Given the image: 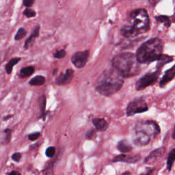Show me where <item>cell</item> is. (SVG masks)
I'll list each match as a JSON object with an SVG mask.
<instances>
[{
  "label": "cell",
  "mask_w": 175,
  "mask_h": 175,
  "mask_svg": "<svg viewBox=\"0 0 175 175\" xmlns=\"http://www.w3.org/2000/svg\"><path fill=\"white\" fill-rule=\"evenodd\" d=\"M150 29V19L147 10L138 8L131 11L127 23L121 29V33L125 38H134L147 32Z\"/></svg>",
  "instance_id": "1"
},
{
  "label": "cell",
  "mask_w": 175,
  "mask_h": 175,
  "mask_svg": "<svg viewBox=\"0 0 175 175\" xmlns=\"http://www.w3.org/2000/svg\"><path fill=\"white\" fill-rule=\"evenodd\" d=\"M124 78L113 69L104 70L96 83V90L101 95L109 96L121 89Z\"/></svg>",
  "instance_id": "2"
},
{
  "label": "cell",
  "mask_w": 175,
  "mask_h": 175,
  "mask_svg": "<svg viewBox=\"0 0 175 175\" xmlns=\"http://www.w3.org/2000/svg\"><path fill=\"white\" fill-rule=\"evenodd\" d=\"M112 69L123 78L134 77L140 73V65L135 55L131 52H125L116 55L112 60Z\"/></svg>",
  "instance_id": "3"
},
{
  "label": "cell",
  "mask_w": 175,
  "mask_h": 175,
  "mask_svg": "<svg viewBox=\"0 0 175 175\" xmlns=\"http://www.w3.org/2000/svg\"><path fill=\"white\" fill-rule=\"evenodd\" d=\"M164 42L159 38H152L140 45L135 54L137 61L140 64H149L157 61L162 55Z\"/></svg>",
  "instance_id": "4"
},
{
  "label": "cell",
  "mask_w": 175,
  "mask_h": 175,
  "mask_svg": "<svg viewBox=\"0 0 175 175\" xmlns=\"http://www.w3.org/2000/svg\"><path fill=\"white\" fill-rule=\"evenodd\" d=\"M134 130L141 131L145 134L151 136L155 137L156 135L160 134V127L154 121H141L138 122L135 125Z\"/></svg>",
  "instance_id": "5"
},
{
  "label": "cell",
  "mask_w": 175,
  "mask_h": 175,
  "mask_svg": "<svg viewBox=\"0 0 175 175\" xmlns=\"http://www.w3.org/2000/svg\"><path fill=\"white\" fill-rule=\"evenodd\" d=\"M148 110L147 103L143 98H135L130 101L127 107V116H133Z\"/></svg>",
  "instance_id": "6"
},
{
  "label": "cell",
  "mask_w": 175,
  "mask_h": 175,
  "mask_svg": "<svg viewBox=\"0 0 175 175\" xmlns=\"http://www.w3.org/2000/svg\"><path fill=\"white\" fill-rule=\"evenodd\" d=\"M161 70H156L154 72H149L144 75L135 83V90L138 91L142 90L155 83L157 81Z\"/></svg>",
  "instance_id": "7"
},
{
  "label": "cell",
  "mask_w": 175,
  "mask_h": 175,
  "mask_svg": "<svg viewBox=\"0 0 175 175\" xmlns=\"http://www.w3.org/2000/svg\"><path fill=\"white\" fill-rule=\"evenodd\" d=\"M90 51L89 50H85L83 51H77L71 57V62L77 69H82L87 63L88 60L89 58Z\"/></svg>",
  "instance_id": "8"
},
{
  "label": "cell",
  "mask_w": 175,
  "mask_h": 175,
  "mask_svg": "<svg viewBox=\"0 0 175 175\" xmlns=\"http://www.w3.org/2000/svg\"><path fill=\"white\" fill-rule=\"evenodd\" d=\"M151 141V137L141 131L134 130V143L138 147H144L147 145Z\"/></svg>",
  "instance_id": "9"
},
{
  "label": "cell",
  "mask_w": 175,
  "mask_h": 175,
  "mask_svg": "<svg viewBox=\"0 0 175 175\" xmlns=\"http://www.w3.org/2000/svg\"><path fill=\"white\" fill-rule=\"evenodd\" d=\"M73 75L74 70L72 69H68L64 73H60V74L56 77V83L60 86L69 84L73 79Z\"/></svg>",
  "instance_id": "10"
},
{
  "label": "cell",
  "mask_w": 175,
  "mask_h": 175,
  "mask_svg": "<svg viewBox=\"0 0 175 175\" xmlns=\"http://www.w3.org/2000/svg\"><path fill=\"white\" fill-rule=\"evenodd\" d=\"M165 152L166 148L164 147L157 148V149L153 151L152 152L149 154V155L145 159L144 162L148 164H152L154 162H155L159 158L161 157L164 155Z\"/></svg>",
  "instance_id": "11"
},
{
  "label": "cell",
  "mask_w": 175,
  "mask_h": 175,
  "mask_svg": "<svg viewBox=\"0 0 175 175\" xmlns=\"http://www.w3.org/2000/svg\"><path fill=\"white\" fill-rule=\"evenodd\" d=\"M140 156L139 155H127L122 154V155H118L113 159V162H118V161H121V162H127L129 164H134L138 162L140 160Z\"/></svg>",
  "instance_id": "12"
},
{
  "label": "cell",
  "mask_w": 175,
  "mask_h": 175,
  "mask_svg": "<svg viewBox=\"0 0 175 175\" xmlns=\"http://www.w3.org/2000/svg\"><path fill=\"white\" fill-rule=\"evenodd\" d=\"M40 25H36L35 28L34 29V30L32 31L31 35L29 36V37L26 39V41H25L24 43V49L28 50L30 48L32 47L34 45V44L35 43L36 38L39 36V33H40Z\"/></svg>",
  "instance_id": "13"
},
{
  "label": "cell",
  "mask_w": 175,
  "mask_h": 175,
  "mask_svg": "<svg viewBox=\"0 0 175 175\" xmlns=\"http://www.w3.org/2000/svg\"><path fill=\"white\" fill-rule=\"evenodd\" d=\"M174 67V66H172V68L167 70L165 73V74H164V77L161 78L160 82H159V86H160L161 88H164V86L168 84L170 81L174 79L175 74Z\"/></svg>",
  "instance_id": "14"
},
{
  "label": "cell",
  "mask_w": 175,
  "mask_h": 175,
  "mask_svg": "<svg viewBox=\"0 0 175 175\" xmlns=\"http://www.w3.org/2000/svg\"><path fill=\"white\" fill-rule=\"evenodd\" d=\"M92 122L95 127V130L99 131H105L108 129V122L104 118H95L92 120Z\"/></svg>",
  "instance_id": "15"
},
{
  "label": "cell",
  "mask_w": 175,
  "mask_h": 175,
  "mask_svg": "<svg viewBox=\"0 0 175 175\" xmlns=\"http://www.w3.org/2000/svg\"><path fill=\"white\" fill-rule=\"evenodd\" d=\"M117 148L120 152L122 153H129L133 149L131 145L127 140H122L120 141L117 144Z\"/></svg>",
  "instance_id": "16"
},
{
  "label": "cell",
  "mask_w": 175,
  "mask_h": 175,
  "mask_svg": "<svg viewBox=\"0 0 175 175\" xmlns=\"http://www.w3.org/2000/svg\"><path fill=\"white\" fill-rule=\"evenodd\" d=\"M21 60V57H12L10 60L7 62L6 64L5 65V70H6V74L10 75L12 73L13 67L15 65H17L19 62Z\"/></svg>",
  "instance_id": "17"
},
{
  "label": "cell",
  "mask_w": 175,
  "mask_h": 175,
  "mask_svg": "<svg viewBox=\"0 0 175 175\" xmlns=\"http://www.w3.org/2000/svg\"><path fill=\"white\" fill-rule=\"evenodd\" d=\"M172 61H173V57L168 56V55L166 54H162L160 57V58L157 60L158 62L157 64V70H161V69L163 67V66Z\"/></svg>",
  "instance_id": "18"
},
{
  "label": "cell",
  "mask_w": 175,
  "mask_h": 175,
  "mask_svg": "<svg viewBox=\"0 0 175 175\" xmlns=\"http://www.w3.org/2000/svg\"><path fill=\"white\" fill-rule=\"evenodd\" d=\"M35 71V67L34 66H28L23 68L20 70L19 71V77L20 78H27L34 74V73Z\"/></svg>",
  "instance_id": "19"
},
{
  "label": "cell",
  "mask_w": 175,
  "mask_h": 175,
  "mask_svg": "<svg viewBox=\"0 0 175 175\" xmlns=\"http://www.w3.org/2000/svg\"><path fill=\"white\" fill-rule=\"evenodd\" d=\"M45 77L43 75H36L29 81V84L33 86H40L45 84Z\"/></svg>",
  "instance_id": "20"
},
{
  "label": "cell",
  "mask_w": 175,
  "mask_h": 175,
  "mask_svg": "<svg viewBox=\"0 0 175 175\" xmlns=\"http://www.w3.org/2000/svg\"><path fill=\"white\" fill-rule=\"evenodd\" d=\"M39 104H40L39 105H40L41 115H40V116L38 117V118H43L44 120H45V116H46L45 109H46V104H47L45 96L43 95L39 98Z\"/></svg>",
  "instance_id": "21"
},
{
  "label": "cell",
  "mask_w": 175,
  "mask_h": 175,
  "mask_svg": "<svg viewBox=\"0 0 175 175\" xmlns=\"http://www.w3.org/2000/svg\"><path fill=\"white\" fill-rule=\"evenodd\" d=\"M155 19L157 22L159 23H161L163 24L166 28H168L170 27L171 21L170 18L168 16H165V15H159V16H156Z\"/></svg>",
  "instance_id": "22"
},
{
  "label": "cell",
  "mask_w": 175,
  "mask_h": 175,
  "mask_svg": "<svg viewBox=\"0 0 175 175\" xmlns=\"http://www.w3.org/2000/svg\"><path fill=\"white\" fill-rule=\"evenodd\" d=\"M12 133V129H9V128H6V129H5L4 130V137L3 138V140H2V144L3 145L9 144L10 141H11Z\"/></svg>",
  "instance_id": "23"
},
{
  "label": "cell",
  "mask_w": 175,
  "mask_h": 175,
  "mask_svg": "<svg viewBox=\"0 0 175 175\" xmlns=\"http://www.w3.org/2000/svg\"><path fill=\"white\" fill-rule=\"evenodd\" d=\"M26 35H27V30H26L24 28H20L19 30H17V33L15 34L14 38L16 41H19L22 40L23 38H24Z\"/></svg>",
  "instance_id": "24"
},
{
  "label": "cell",
  "mask_w": 175,
  "mask_h": 175,
  "mask_svg": "<svg viewBox=\"0 0 175 175\" xmlns=\"http://www.w3.org/2000/svg\"><path fill=\"white\" fill-rule=\"evenodd\" d=\"M174 159H175V150L174 148H173L168 155V160H167V168H168V170H171L172 166L173 165Z\"/></svg>",
  "instance_id": "25"
},
{
  "label": "cell",
  "mask_w": 175,
  "mask_h": 175,
  "mask_svg": "<svg viewBox=\"0 0 175 175\" xmlns=\"http://www.w3.org/2000/svg\"><path fill=\"white\" fill-rule=\"evenodd\" d=\"M23 15L27 18L34 17L36 15V12L31 8H25L23 12Z\"/></svg>",
  "instance_id": "26"
},
{
  "label": "cell",
  "mask_w": 175,
  "mask_h": 175,
  "mask_svg": "<svg viewBox=\"0 0 175 175\" xmlns=\"http://www.w3.org/2000/svg\"><path fill=\"white\" fill-rule=\"evenodd\" d=\"M66 51L64 49H60V50H57L55 52L53 57L56 59H62L66 56Z\"/></svg>",
  "instance_id": "27"
},
{
  "label": "cell",
  "mask_w": 175,
  "mask_h": 175,
  "mask_svg": "<svg viewBox=\"0 0 175 175\" xmlns=\"http://www.w3.org/2000/svg\"><path fill=\"white\" fill-rule=\"evenodd\" d=\"M55 153H56V148L53 147H49L46 149L45 155L47 157H48L49 158L53 157Z\"/></svg>",
  "instance_id": "28"
},
{
  "label": "cell",
  "mask_w": 175,
  "mask_h": 175,
  "mask_svg": "<svg viewBox=\"0 0 175 175\" xmlns=\"http://www.w3.org/2000/svg\"><path fill=\"white\" fill-rule=\"evenodd\" d=\"M22 157V155L21 153L19 152H16L15 153H13L12 156H11V159H12L13 161H15V162H19L21 161V159Z\"/></svg>",
  "instance_id": "29"
},
{
  "label": "cell",
  "mask_w": 175,
  "mask_h": 175,
  "mask_svg": "<svg viewBox=\"0 0 175 175\" xmlns=\"http://www.w3.org/2000/svg\"><path fill=\"white\" fill-rule=\"evenodd\" d=\"M41 136V133L40 132H35L32 133V134H30L28 135V139L30 141H35L37 139H38Z\"/></svg>",
  "instance_id": "30"
},
{
  "label": "cell",
  "mask_w": 175,
  "mask_h": 175,
  "mask_svg": "<svg viewBox=\"0 0 175 175\" xmlns=\"http://www.w3.org/2000/svg\"><path fill=\"white\" fill-rule=\"evenodd\" d=\"M96 131L95 129H90L89 131H88V132L86 133V137L87 139L92 140L96 136Z\"/></svg>",
  "instance_id": "31"
},
{
  "label": "cell",
  "mask_w": 175,
  "mask_h": 175,
  "mask_svg": "<svg viewBox=\"0 0 175 175\" xmlns=\"http://www.w3.org/2000/svg\"><path fill=\"white\" fill-rule=\"evenodd\" d=\"M34 4V0H23V5L26 7V8H30V7H32Z\"/></svg>",
  "instance_id": "32"
},
{
  "label": "cell",
  "mask_w": 175,
  "mask_h": 175,
  "mask_svg": "<svg viewBox=\"0 0 175 175\" xmlns=\"http://www.w3.org/2000/svg\"><path fill=\"white\" fill-rule=\"evenodd\" d=\"M7 175H21V172L17 170H12L7 174Z\"/></svg>",
  "instance_id": "33"
},
{
  "label": "cell",
  "mask_w": 175,
  "mask_h": 175,
  "mask_svg": "<svg viewBox=\"0 0 175 175\" xmlns=\"http://www.w3.org/2000/svg\"><path fill=\"white\" fill-rule=\"evenodd\" d=\"M14 116V115L13 114H9V115H6V116H4L3 117V121H8L9 119H10V118H12V117Z\"/></svg>",
  "instance_id": "34"
},
{
  "label": "cell",
  "mask_w": 175,
  "mask_h": 175,
  "mask_svg": "<svg viewBox=\"0 0 175 175\" xmlns=\"http://www.w3.org/2000/svg\"><path fill=\"white\" fill-rule=\"evenodd\" d=\"M152 171H153L152 169H148L147 171L144 172H142V173L140 175H150L151 174V172H152Z\"/></svg>",
  "instance_id": "35"
},
{
  "label": "cell",
  "mask_w": 175,
  "mask_h": 175,
  "mask_svg": "<svg viewBox=\"0 0 175 175\" xmlns=\"http://www.w3.org/2000/svg\"><path fill=\"white\" fill-rule=\"evenodd\" d=\"M122 175H131V174L129 173V172H125V173L122 174Z\"/></svg>",
  "instance_id": "36"
},
{
  "label": "cell",
  "mask_w": 175,
  "mask_h": 175,
  "mask_svg": "<svg viewBox=\"0 0 175 175\" xmlns=\"http://www.w3.org/2000/svg\"><path fill=\"white\" fill-rule=\"evenodd\" d=\"M57 69H56V70H53V75H54V74H56V70H57Z\"/></svg>",
  "instance_id": "37"
}]
</instances>
